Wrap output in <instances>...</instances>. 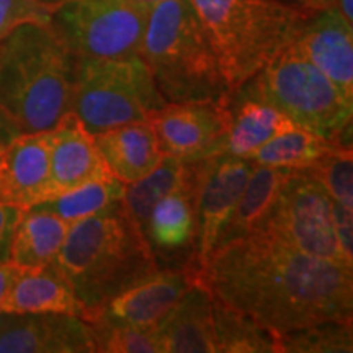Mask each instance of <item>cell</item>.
<instances>
[{"instance_id":"obj_1","label":"cell","mask_w":353,"mask_h":353,"mask_svg":"<svg viewBox=\"0 0 353 353\" xmlns=\"http://www.w3.org/2000/svg\"><path fill=\"white\" fill-rule=\"evenodd\" d=\"M193 276L275 335L353 314L352 267L309 257L260 232L219 245Z\"/></svg>"},{"instance_id":"obj_2","label":"cell","mask_w":353,"mask_h":353,"mask_svg":"<svg viewBox=\"0 0 353 353\" xmlns=\"http://www.w3.org/2000/svg\"><path fill=\"white\" fill-rule=\"evenodd\" d=\"M54 265L83 306L85 321L113 296L159 270L152 245L123 201L107 213L70 224Z\"/></svg>"},{"instance_id":"obj_3","label":"cell","mask_w":353,"mask_h":353,"mask_svg":"<svg viewBox=\"0 0 353 353\" xmlns=\"http://www.w3.org/2000/svg\"><path fill=\"white\" fill-rule=\"evenodd\" d=\"M77 57L51 23L0 39V105L21 132L48 131L70 112Z\"/></svg>"},{"instance_id":"obj_4","label":"cell","mask_w":353,"mask_h":353,"mask_svg":"<svg viewBox=\"0 0 353 353\" xmlns=\"http://www.w3.org/2000/svg\"><path fill=\"white\" fill-rule=\"evenodd\" d=\"M141 59L165 101H224L232 94L190 0L151 8Z\"/></svg>"},{"instance_id":"obj_5","label":"cell","mask_w":353,"mask_h":353,"mask_svg":"<svg viewBox=\"0 0 353 353\" xmlns=\"http://www.w3.org/2000/svg\"><path fill=\"white\" fill-rule=\"evenodd\" d=\"M231 92L291 46L314 13L280 0H190Z\"/></svg>"},{"instance_id":"obj_6","label":"cell","mask_w":353,"mask_h":353,"mask_svg":"<svg viewBox=\"0 0 353 353\" xmlns=\"http://www.w3.org/2000/svg\"><path fill=\"white\" fill-rule=\"evenodd\" d=\"M237 90L270 105L296 126L321 138L352 143L353 101H348L294 44Z\"/></svg>"},{"instance_id":"obj_7","label":"cell","mask_w":353,"mask_h":353,"mask_svg":"<svg viewBox=\"0 0 353 353\" xmlns=\"http://www.w3.org/2000/svg\"><path fill=\"white\" fill-rule=\"evenodd\" d=\"M165 103L141 57L77 59L70 112L92 134L149 121Z\"/></svg>"},{"instance_id":"obj_8","label":"cell","mask_w":353,"mask_h":353,"mask_svg":"<svg viewBox=\"0 0 353 353\" xmlns=\"http://www.w3.org/2000/svg\"><path fill=\"white\" fill-rule=\"evenodd\" d=\"M149 12L132 0H64L51 25L77 59H134Z\"/></svg>"},{"instance_id":"obj_9","label":"cell","mask_w":353,"mask_h":353,"mask_svg":"<svg viewBox=\"0 0 353 353\" xmlns=\"http://www.w3.org/2000/svg\"><path fill=\"white\" fill-rule=\"evenodd\" d=\"M260 234L309 257L352 267L335 236L332 200L303 170H293L265 216Z\"/></svg>"},{"instance_id":"obj_10","label":"cell","mask_w":353,"mask_h":353,"mask_svg":"<svg viewBox=\"0 0 353 353\" xmlns=\"http://www.w3.org/2000/svg\"><path fill=\"white\" fill-rule=\"evenodd\" d=\"M192 167L196 218V268L193 270H198L218 247L221 232L236 208L254 164L242 157L214 154L192 162Z\"/></svg>"},{"instance_id":"obj_11","label":"cell","mask_w":353,"mask_h":353,"mask_svg":"<svg viewBox=\"0 0 353 353\" xmlns=\"http://www.w3.org/2000/svg\"><path fill=\"white\" fill-rule=\"evenodd\" d=\"M228 100L167 101L152 113L149 123L165 156L187 164L214 156L228 130Z\"/></svg>"},{"instance_id":"obj_12","label":"cell","mask_w":353,"mask_h":353,"mask_svg":"<svg viewBox=\"0 0 353 353\" xmlns=\"http://www.w3.org/2000/svg\"><path fill=\"white\" fill-rule=\"evenodd\" d=\"M90 324L63 312H0V353H94Z\"/></svg>"},{"instance_id":"obj_13","label":"cell","mask_w":353,"mask_h":353,"mask_svg":"<svg viewBox=\"0 0 353 353\" xmlns=\"http://www.w3.org/2000/svg\"><path fill=\"white\" fill-rule=\"evenodd\" d=\"M193 281V270H157L113 296L87 322L92 325H157Z\"/></svg>"},{"instance_id":"obj_14","label":"cell","mask_w":353,"mask_h":353,"mask_svg":"<svg viewBox=\"0 0 353 353\" xmlns=\"http://www.w3.org/2000/svg\"><path fill=\"white\" fill-rule=\"evenodd\" d=\"M50 131V180L41 203L92 180L113 176L95 143V136L72 112L65 113Z\"/></svg>"},{"instance_id":"obj_15","label":"cell","mask_w":353,"mask_h":353,"mask_svg":"<svg viewBox=\"0 0 353 353\" xmlns=\"http://www.w3.org/2000/svg\"><path fill=\"white\" fill-rule=\"evenodd\" d=\"M51 131L23 132L0 151V205L28 210L44 200Z\"/></svg>"},{"instance_id":"obj_16","label":"cell","mask_w":353,"mask_h":353,"mask_svg":"<svg viewBox=\"0 0 353 353\" xmlns=\"http://www.w3.org/2000/svg\"><path fill=\"white\" fill-rule=\"evenodd\" d=\"M294 48L353 101V26L348 25L334 6L314 13Z\"/></svg>"},{"instance_id":"obj_17","label":"cell","mask_w":353,"mask_h":353,"mask_svg":"<svg viewBox=\"0 0 353 353\" xmlns=\"http://www.w3.org/2000/svg\"><path fill=\"white\" fill-rule=\"evenodd\" d=\"M156 329L161 353H216L213 294L195 280Z\"/></svg>"},{"instance_id":"obj_18","label":"cell","mask_w":353,"mask_h":353,"mask_svg":"<svg viewBox=\"0 0 353 353\" xmlns=\"http://www.w3.org/2000/svg\"><path fill=\"white\" fill-rule=\"evenodd\" d=\"M94 136L110 172L125 185L151 174L165 156L149 121L114 126Z\"/></svg>"},{"instance_id":"obj_19","label":"cell","mask_w":353,"mask_h":353,"mask_svg":"<svg viewBox=\"0 0 353 353\" xmlns=\"http://www.w3.org/2000/svg\"><path fill=\"white\" fill-rule=\"evenodd\" d=\"M0 312H63L82 317L83 306L52 262L19 268L0 301Z\"/></svg>"},{"instance_id":"obj_20","label":"cell","mask_w":353,"mask_h":353,"mask_svg":"<svg viewBox=\"0 0 353 353\" xmlns=\"http://www.w3.org/2000/svg\"><path fill=\"white\" fill-rule=\"evenodd\" d=\"M228 107V130L216 154L245 159L280 132L294 126L283 113L239 90L229 97Z\"/></svg>"},{"instance_id":"obj_21","label":"cell","mask_w":353,"mask_h":353,"mask_svg":"<svg viewBox=\"0 0 353 353\" xmlns=\"http://www.w3.org/2000/svg\"><path fill=\"white\" fill-rule=\"evenodd\" d=\"M70 224L51 211L28 208L13 229L8 262L19 268H37L56 260Z\"/></svg>"},{"instance_id":"obj_22","label":"cell","mask_w":353,"mask_h":353,"mask_svg":"<svg viewBox=\"0 0 353 353\" xmlns=\"http://www.w3.org/2000/svg\"><path fill=\"white\" fill-rule=\"evenodd\" d=\"M290 169H278L254 164L252 174L242 190L236 208L229 216L226 226L221 232L218 247L228 242L250 236L262 226L265 216L270 211L281 185L291 175ZM216 247V249H218Z\"/></svg>"},{"instance_id":"obj_23","label":"cell","mask_w":353,"mask_h":353,"mask_svg":"<svg viewBox=\"0 0 353 353\" xmlns=\"http://www.w3.org/2000/svg\"><path fill=\"white\" fill-rule=\"evenodd\" d=\"M196 236L193 175L185 187L175 190L154 206L145 224V237L157 249L175 250L192 244Z\"/></svg>"},{"instance_id":"obj_24","label":"cell","mask_w":353,"mask_h":353,"mask_svg":"<svg viewBox=\"0 0 353 353\" xmlns=\"http://www.w3.org/2000/svg\"><path fill=\"white\" fill-rule=\"evenodd\" d=\"M193 167L172 156H164L156 169L138 182L125 185L123 206L131 219L145 234L149 214L162 198L182 188L192 180Z\"/></svg>"},{"instance_id":"obj_25","label":"cell","mask_w":353,"mask_h":353,"mask_svg":"<svg viewBox=\"0 0 353 353\" xmlns=\"http://www.w3.org/2000/svg\"><path fill=\"white\" fill-rule=\"evenodd\" d=\"M342 141H329L299 126H291L245 157L252 164L301 170Z\"/></svg>"},{"instance_id":"obj_26","label":"cell","mask_w":353,"mask_h":353,"mask_svg":"<svg viewBox=\"0 0 353 353\" xmlns=\"http://www.w3.org/2000/svg\"><path fill=\"white\" fill-rule=\"evenodd\" d=\"M216 353H276V335L213 296Z\"/></svg>"},{"instance_id":"obj_27","label":"cell","mask_w":353,"mask_h":353,"mask_svg":"<svg viewBox=\"0 0 353 353\" xmlns=\"http://www.w3.org/2000/svg\"><path fill=\"white\" fill-rule=\"evenodd\" d=\"M123 195H125V183H121L114 176H110V179L92 180V182L83 183L81 187L52 198V200L39 203L34 208L51 211L72 224L81 219L90 218V216L118 208L121 205Z\"/></svg>"},{"instance_id":"obj_28","label":"cell","mask_w":353,"mask_h":353,"mask_svg":"<svg viewBox=\"0 0 353 353\" xmlns=\"http://www.w3.org/2000/svg\"><path fill=\"white\" fill-rule=\"evenodd\" d=\"M352 353L350 321H322L276 335V353Z\"/></svg>"},{"instance_id":"obj_29","label":"cell","mask_w":353,"mask_h":353,"mask_svg":"<svg viewBox=\"0 0 353 353\" xmlns=\"http://www.w3.org/2000/svg\"><path fill=\"white\" fill-rule=\"evenodd\" d=\"M330 200L353 211V152L352 143H337L306 169Z\"/></svg>"},{"instance_id":"obj_30","label":"cell","mask_w":353,"mask_h":353,"mask_svg":"<svg viewBox=\"0 0 353 353\" xmlns=\"http://www.w3.org/2000/svg\"><path fill=\"white\" fill-rule=\"evenodd\" d=\"M95 352L107 353H161L156 325H92Z\"/></svg>"},{"instance_id":"obj_31","label":"cell","mask_w":353,"mask_h":353,"mask_svg":"<svg viewBox=\"0 0 353 353\" xmlns=\"http://www.w3.org/2000/svg\"><path fill=\"white\" fill-rule=\"evenodd\" d=\"M51 15L38 0H0V39L25 23H51Z\"/></svg>"},{"instance_id":"obj_32","label":"cell","mask_w":353,"mask_h":353,"mask_svg":"<svg viewBox=\"0 0 353 353\" xmlns=\"http://www.w3.org/2000/svg\"><path fill=\"white\" fill-rule=\"evenodd\" d=\"M332 216L339 245L348 262L353 263V211L332 201Z\"/></svg>"},{"instance_id":"obj_33","label":"cell","mask_w":353,"mask_h":353,"mask_svg":"<svg viewBox=\"0 0 353 353\" xmlns=\"http://www.w3.org/2000/svg\"><path fill=\"white\" fill-rule=\"evenodd\" d=\"M21 210L13 206L0 205V262L8 260V250H10V241L13 229L19 223Z\"/></svg>"},{"instance_id":"obj_34","label":"cell","mask_w":353,"mask_h":353,"mask_svg":"<svg viewBox=\"0 0 353 353\" xmlns=\"http://www.w3.org/2000/svg\"><path fill=\"white\" fill-rule=\"evenodd\" d=\"M20 134H23V132H21L19 125L12 120L10 114L0 105V151Z\"/></svg>"},{"instance_id":"obj_35","label":"cell","mask_w":353,"mask_h":353,"mask_svg":"<svg viewBox=\"0 0 353 353\" xmlns=\"http://www.w3.org/2000/svg\"><path fill=\"white\" fill-rule=\"evenodd\" d=\"M280 2L288 3L291 7H296L299 10L307 13H317L324 8L332 7V0H280Z\"/></svg>"},{"instance_id":"obj_36","label":"cell","mask_w":353,"mask_h":353,"mask_svg":"<svg viewBox=\"0 0 353 353\" xmlns=\"http://www.w3.org/2000/svg\"><path fill=\"white\" fill-rule=\"evenodd\" d=\"M17 272H19V267H17V265L8 262V260L0 262V301H2L3 294L7 293L8 286H10L13 276L17 275Z\"/></svg>"},{"instance_id":"obj_37","label":"cell","mask_w":353,"mask_h":353,"mask_svg":"<svg viewBox=\"0 0 353 353\" xmlns=\"http://www.w3.org/2000/svg\"><path fill=\"white\" fill-rule=\"evenodd\" d=\"M334 7L348 25L353 26V0H334Z\"/></svg>"},{"instance_id":"obj_38","label":"cell","mask_w":353,"mask_h":353,"mask_svg":"<svg viewBox=\"0 0 353 353\" xmlns=\"http://www.w3.org/2000/svg\"><path fill=\"white\" fill-rule=\"evenodd\" d=\"M38 2H41L43 6H46V7H50L51 10H54V8H57L61 6V3L64 2V0H38Z\"/></svg>"},{"instance_id":"obj_39","label":"cell","mask_w":353,"mask_h":353,"mask_svg":"<svg viewBox=\"0 0 353 353\" xmlns=\"http://www.w3.org/2000/svg\"><path fill=\"white\" fill-rule=\"evenodd\" d=\"M132 2H138V3H141V6L152 8L154 6H157L159 2H164V0H132Z\"/></svg>"},{"instance_id":"obj_40","label":"cell","mask_w":353,"mask_h":353,"mask_svg":"<svg viewBox=\"0 0 353 353\" xmlns=\"http://www.w3.org/2000/svg\"><path fill=\"white\" fill-rule=\"evenodd\" d=\"M332 3H334V0H332Z\"/></svg>"}]
</instances>
